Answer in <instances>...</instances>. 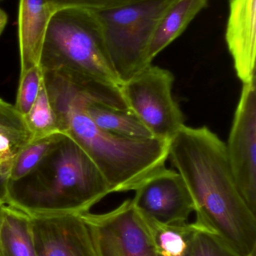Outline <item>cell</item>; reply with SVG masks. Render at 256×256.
<instances>
[{"label":"cell","mask_w":256,"mask_h":256,"mask_svg":"<svg viewBox=\"0 0 256 256\" xmlns=\"http://www.w3.org/2000/svg\"><path fill=\"white\" fill-rule=\"evenodd\" d=\"M16 153L10 140L0 134V170L3 177L8 180Z\"/></svg>","instance_id":"23"},{"label":"cell","mask_w":256,"mask_h":256,"mask_svg":"<svg viewBox=\"0 0 256 256\" xmlns=\"http://www.w3.org/2000/svg\"><path fill=\"white\" fill-rule=\"evenodd\" d=\"M43 78V72L40 66H35L20 76L19 87L15 106L23 116L28 114L34 104Z\"/></svg>","instance_id":"21"},{"label":"cell","mask_w":256,"mask_h":256,"mask_svg":"<svg viewBox=\"0 0 256 256\" xmlns=\"http://www.w3.org/2000/svg\"><path fill=\"white\" fill-rule=\"evenodd\" d=\"M228 161L240 194L256 212V79L243 84L232 126L225 143Z\"/></svg>","instance_id":"8"},{"label":"cell","mask_w":256,"mask_h":256,"mask_svg":"<svg viewBox=\"0 0 256 256\" xmlns=\"http://www.w3.org/2000/svg\"><path fill=\"white\" fill-rule=\"evenodd\" d=\"M225 42L243 84L255 78L256 0H229Z\"/></svg>","instance_id":"11"},{"label":"cell","mask_w":256,"mask_h":256,"mask_svg":"<svg viewBox=\"0 0 256 256\" xmlns=\"http://www.w3.org/2000/svg\"><path fill=\"white\" fill-rule=\"evenodd\" d=\"M176 1L146 0L97 12L121 85L152 64L148 61V50L155 30Z\"/></svg>","instance_id":"5"},{"label":"cell","mask_w":256,"mask_h":256,"mask_svg":"<svg viewBox=\"0 0 256 256\" xmlns=\"http://www.w3.org/2000/svg\"><path fill=\"white\" fill-rule=\"evenodd\" d=\"M168 158L192 196L196 220L237 256L255 254V215L240 194L225 143L208 128L184 126L171 140Z\"/></svg>","instance_id":"1"},{"label":"cell","mask_w":256,"mask_h":256,"mask_svg":"<svg viewBox=\"0 0 256 256\" xmlns=\"http://www.w3.org/2000/svg\"><path fill=\"white\" fill-rule=\"evenodd\" d=\"M209 0H177L158 24L148 50V61L155 58L180 37L188 26L208 6Z\"/></svg>","instance_id":"13"},{"label":"cell","mask_w":256,"mask_h":256,"mask_svg":"<svg viewBox=\"0 0 256 256\" xmlns=\"http://www.w3.org/2000/svg\"><path fill=\"white\" fill-rule=\"evenodd\" d=\"M6 180L1 173L0 170V200L4 202L5 194H6Z\"/></svg>","instance_id":"25"},{"label":"cell","mask_w":256,"mask_h":256,"mask_svg":"<svg viewBox=\"0 0 256 256\" xmlns=\"http://www.w3.org/2000/svg\"><path fill=\"white\" fill-rule=\"evenodd\" d=\"M184 256H239L216 234L195 220Z\"/></svg>","instance_id":"19"},{"label":"cell","mask_w":256,"mask_h":256,"mask_svg":"<svg viewBox=\"0 0 256 256\" xmlns=\"http://www.w3.org/2000/svg\"><path fill=\"white\" fill-rule=\"evenodd\" d=\"M174 76L170 70L150 66L120 86L128 108L154 138L171 141L184 124L172 94Z\"/></svg>","instance_id":"6"},{"label":"cell","mask_w":256,"mask_h":256,"mask_svg":"<svg viewBox=\"0 0 256 256\" xmlns=\"http://www.w3.org/2000/svg\"><path fill=\"white\" fill-rule=\"evenodd\" d=\"M0 1H3V0H0Z\"/></svg>","instance_id":"29"},{"label":"cell","mask_w":256,"mask_h":256,"mask_svg":"<svg viewBox=\"0 0 256 256\" xmlns=\"http://www.w3.org/2000/svg\"><path fill=\"white\" fill-rule=\"evenodd\" d=\"M145 221L151 233L156 254L162 256H184L188 238L194 228L193 222L162 225Z\"/></svg>","instance_id":"16"},{"label":"cell","mask_w":256,"mask_h":256,"mask_svg":"<svg viewBox=\"0 0 256 256\" xmlns=\"http://www.w3.org/2000/svg\"><path fill=\"white\" fill-rule=\"evenodd\" d=\"M251 256H256V252H255V254H254L253 255H252Z\"/></svg>","instance_id":"28"},{"label":"cell","mask_w":256,"mask_h":256,"mask_svg":"<svg viewBox=\"0 0 256 256\" xmlns=\"http://www.w3.org/2000/svg\"><path fill=\"white\" fill-rule=\"evenodd\" d=\"M132 198L137 210L148 221L162 225L186 224L195 204L183 178L166 167L144 180Z\"/></svg>","instance_id":"9"},{"label":"cell","mask_w":256,"mask_h":256,"mask_svg":"<svg viewBox=\"0 0 256 256\" xmlns=\"http://www.w3.org/2000/svg\"><path fill=\"white\" fill-rule=\"evenodd\" d=\"M44 72L120 87L96 10L57 9L53 14L41 52Z\"/></svg>","instance_id":"4"},{"label":"cell","mask_w":256,"mask_h":256,"mask_svg":"<svg viewBox=\"0 0 256 256\" xmlns=\"http://www.w3.org/2000/svg\"><path fill=\"white\" fill-rule=\"evenodd\" d=\"M146 0H50L54 10L66 8H79L102 12Z\"/></svg>","instance_id":"22"},{"label":"cell","mask_w":256,"mask_h":256,"mask_svg":"<svg viewBox=\"0 0 256 256\" xmlns=\"http://www.w3.org/2000/svg\"><path fill=\"white\" fill-rule=\"evenodd\" d=\"M0 134L10 140L15 153L33 140L24 117L18 112L15 105L0 98Z\"/></svg>","instance_id":"20"},{"label":"cell","mask_w":256,"mask_h":256,"mask_svg":"<svg viewBox=\"0 0 256 256\" xmlns=\"http://www.w3.org/2000/svg\"><path fill=\"white\" fill-rule=\"evenodd\" d=\"M98 256H156L151 233L132 200L103 214H81Z\"/></svg>","instance_id":"7"},{"label":"cell","mask_w":256,"mask_h":256,"mask_svg":"<svg viewBox=\"0 0 256 256\" xmlns=\"http://www.w3.org/2000/svg\"><path fill=\"white\" fill-rule=\"evenodd\" d=\"M62 132L32 140L15 156L8 180H18L33 171L49 152Z\"/></svg>","instance_id":"18"},{"label":"cell","mask_w":256,"mask_h":256,"mask_svg":"<svg viewBox=\"0 0 256 256\" xmlns=\"http://www.w3.org/2000/svg\"><path fill=\"white\" fill-rule=\"evenodd\" d=\"M60 132L72 137L96 164L113 192L135 191L165 167L171 141L122 136L102 130L84 112L80 94L57 76L45 80Z\"/></svg>","instance_id":"2"},{"label":"cell","mask_w":256,"mask_h":256,"mask_svg":"<svg viewBox=\"0 0 256 256\" xmlns=\"http://www.w3.org/2000/svg\"><path fill=\"white\" fill-rule=\"evenodd\" d=\"M111 194L85 150L62 132L33 171L7 180L4 202L29 216L81 214Z\"/></svg>","instance_id":"3"},{"label":"cell","mask_w":256,"mask_h":256,"mask_svg":"<svg viewBox=\"0 0 256 256\" xmlns=\"http://www.w3.org/2000/svg\"><path fill=\"white\" fill-rule=\"evenodd\" d=\"M0 256H36L31 218L5 202L0 212Z\"/></svg>","instance_id":"15"},{"label":"cell","mask_w":256,"mask_h":256,"mask_svg":"<svg viewBox=\"0 0 256 256\" xmlns=\"http://www.w3.org/2000/svg\"><path fill=\"white\" fill-rule=\"evenodd\" d=\"M9 16L3 9L0 8V36L3 34L8 24Z\"/></svg>","instance_id":"24"},{"label":"cell","mask_w":256,"mask_h":256,"mask_svg":"<svg viewBox=\"0 0 256 256\" xmlns=\"http://www.w3.org/2000/svg\"><path fill=\"white\" fill-rule=\"evenodd\" d=\"M54 12L50 0H20L18 38L21 74L39 66L45 34Z\"/></svg>","instance_id":"12"},{"label":"cell","mask_w":256,"mask_h":256,"mask_svg":"<svg viewBox=\"0 0 256 256\" xmlns=\"http://www.w3.org/2000/svg\"><path fill=\"white\" fill-rule=\"evenodd\" d=\"M78 92L84 112L102 130L132 138H154L130 110L117 109L91 102Z\"/></svg>","instance_id":"14"},{"label":"cell","mask_w":256,"mask_h":256,"mask_svg":"<svg viewBox=\"0 0 256 256\" xmlns=\"http://www.w3.org/2000/svg\"><path fill=\"white\" fill-rule=\"evenodd\" d=\"M156 256H162L159 255V254H156Z\"/></svg>","instance_id":"27"},{"label":"cell","mask_w":256,"mask_h":256,"mask_svg":"<svg viewBox=\"0 0 256 256\" xmlns=\"http://www.w3.org/2000/svg\"><path fill=\"white\" fill-rule=\"evenodd\" d=\"M3 203H4V202L0 200V212H1L2 206H3Z\"/></svg>","instance_id":"26"},{"label":"cell","mask_w":256,"mask_h":256,"mask_svg":"<svg viewBox=\"0 0 256 256\" xmlns=\"http://www.w3.org/2000/svg\"><path fill=\"white\" fill-rule=\"evenodd\" d=\"M27 127L33 134V140L60 132L58 122L42 80L37 98L28 114L24 116Z\"/></svg>","instance_id":"17"},{"label":"cell","mask_w":256,"mask_h":256,"mask_svg":"<svg viewBox=\"0 0 256 256\" xmlns=\"http://www.w3.org/2000/svg\"><path fill=\"white\" fill-rule=\"evenodd\" d=\"M30 218L36 256H98L90 228L82 215Z\"/></svg>","instance_id":"10"}]
</instances>
